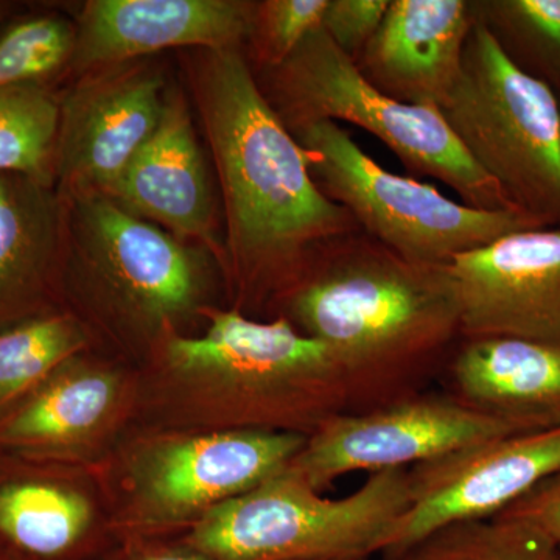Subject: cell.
Returning <instances> with one entry per match:
<instances>
[{
  "instance_id": "1",
  "label": "cell",
  "mask_w": 560,
  "mask_h": 560,
  "mask_svg": "<svg viewBox=\"0 0 560 560\" xmlns=\"http://www.w3.org/2000/svg\"><path fill=\"white\" fill-rule=\"evenodd\" d=\"M198 92L223 189L234 308L276 307L319 246L360 228L313 180L241 49L209 50Z\"/></svg>"
},
{
  "instance_id": "2",
  "label": "cell",
  "mask_w": 560,
  "mask_h": 560,
  "mask_svg": "<svg viewBox=\"0 0 560 560\" xmlns=\"http://www.w3.org/2000/svg\"><path fill=\"white\" fill-rule=\"evenodd\" d=\"M276 316L329 349L348 412L422 393L460 341L447 267L405 259L361 231L319 246Z\"/></svg>"
},
{
  "instance_id": "3",
  "label": "cell",
  "mask_w": 560,
  "mask_h": 560,
  "mask_svg": "<svg viewBox=\"0 0 560 560\" xmlns=\"http://www.w3.org/2000/svg\"><path fill=\"white\" fill-rule=\"evenodd\" d=\"M200 337L161 338L136 364L135 425L254 430L311 436L349 411L348 386L326 346L289 319L208 307Z\"/></svg>"
},
{
  "instance_id": "4",
  "label": "cell",
  "mask_w": 560,
  "mask_h": 560,
  "mask_svg": "<svg viewBox=\"0 0 560 560\" xmlns=\"http://www.w3.org/2000/svg\"><path fill=\"white\" fill-rule=\"evenodd\" d=\"M307 436L132 427L86 470L110 540L178 539L209 512L285 470Z\"/></svg>"
},
{
  "instance_id": "5",
  "label": "cell",
  "mask_w": 560,
  "mask_h": 560,
  "mask_svg": "<svg viewBox=\"0 0 560 560\" xmlns=\"http://www.w3.org/2000/svg\"><path fill=\"white\" fill-rule=\"evenodd\" d=\"M408 504V469L375 471L342 499H326L285 469L178 539L210 560H364L378 555Z\"/></svg>"
},
{
  "instance_id": "6",
  "label": "cell",
  "mask_w": 560,
  "mask_h": 560,
  "mask_svg": "<svg viewBox=\"0 0 560 560\" xmlns=\"http://www.w3.org/2000/svg\"><path fill=\"white\" fill-rule=\"evenodd\" d=\"M270 72L271 95L264 94L289 130L320 120L355 125L388 147L412 175L447 184L464 205L523 213L470 160L440 109L407 105L375 90L323 27Z\"/></svg>"
},
{
  "instance_id": "7",
  "label": "cell",
  "mask_w": 560,
  "mask_h": 560,
  "mask_svg": "<svg viewBox=\"0 0 560 560\" xmlns=\"http://www.w3.org/2000/svg\"><path fill=\"white\" fill-rule=\"evenodd\" d=\"M440 110L515 209L560 230L558 94L515 68L475 21L458 81Z\"/></svg>"
},
{
  "instance_id": "8",
  "label": "cell",
  "mask_w": 560,
  "mask_h": 560,
  "mask_svg": "<svg viewBox=\"0 0 560 560\" xmlns=\"http://www.w3.org/2000/svg\"><path fill=\"white\" fill-rule=\"evenodd\" d=\"M77 287L109 334L138 353L200 316L208 280L194 250L108 197L77 198Z\"/></svg>"
},
{
  "instance_id": "9",
  "label": "cell",
  "mask_w": 560,
  "mask_h": 560,
  "mask_svg": "<svg viewBox=\"0 0 560 560\" xmlns=\"http://www.w3.org/2000/svg\"><path fill=\"white\" fill-rule=\"evenodd\" d=\"M290 131L320 191L348 210L363 234L416 264L448 267L511 232L547 228L525 213L470 208L431 184L390 173L335 121Z\"/></svg>"
},
{
  "instance_id": "10",
  "label": "cell",
  "mask_w": 560,
  "mask_h": 560,
  "mask_svg": "<svg viewBox=\"0 0 560 560\" xmlns=\"http://www.w3.org/2000/svg\"><path fill=\"white\" fill-rule=\"evenodd\" d=\"M464 404L452 393L412 394L360 412H341L307 436L287 470L324 492L355 471L411 469L475 442L533 431Z\"/></svg>"
},
{
  "instance_id": "11",
  "label": "cell",
  "mask_w": 560,
  "mask_h": 560,
  "mask_svg": "<svg viewBox=\"0 0 560 560\" xmlns=\"http://www.w3.org/2000/svg\"><path fill=\"white\" fill-rule=\"evenodd\" d=\"M138 396L136 366L73 357L0 416V458L90 470L135 425Z\"/></svg>"
},
{
  "instance_id": "12",
  "label": "cell",
  "mask_w": 560,
  "mask_h": 560,
  "mask_svg": "<svg viewBox=\"0 0 560 560\" xmlns=\"http://www.w3.org/2000/svg\"><path fill=\"white\" fill-rule=\"evenodd\" d=\"M560 474V423L475 442L408 469L410 504L378 552L396 558L452 523L499 515Z\"/></svg>"
},
{
  "instance_id": "13",
  "label": "cell",
  "mask_w": 560,
  "mask_h": 560,
  "mask_svg": "<svg viewBox=\"0 0 560 560\" xmlns=\"http://www.w3.org/2000/svg\"><path fill=\"white\" fill-rule=\"evenodd\" d=\"M460 340L522 338L560 345V230L511 232L447 267Z\"/></svg>"
},
{
  "instance_id": "14",
  "label": "cell",
  "mask_w": 560,
  "mask_h": 560,
  "mask_svg": "<svg viewBox=\"0 0 560 560\" xmlns=\"http://www.w3.org/2000/svg\"><path fill=\"white\" fill-rule=\"evenodd\" d=\"M164 81L149 69L88 80L60 102L55 180L60 198L109 197L156 130Z\"/></svg>"
},
{
  "instance_id": "15",
  "label": "cell",
  "mask_w": 560,
  "mask_h": 560,
  "mask_svg": "<svg viewBox=\"0 0 560 560\" xmlns=\"http://www.w3.org/2000/svg\"><path fill=\"white\" fill-rule=\"evenodd\" d=\"M256 3L238 0H94L84 7L72 60L116 65L172 47L241 49Z\"/></svg>"
},
{
  "instance_id": "16",
  "label": "cell",
  "mask_w": 560,
  "mask_h": 560,
  "mask_svg": "<svg viewBox=\"0 0 560 560\" xmlns=\"http://www.w3.org/2000/svg\"><path fill=\"white\" fill-rule=\"evenodd\" d=\"M471 27L470 0H390L357 68L394 101L440 109L458 81Z\"/></svg>"
},
{
  "instance_id": "17",
  "label": "cell",
  "mask_w": 560,
  "mask_h": 560,
  "mask_svg": "<svg viewBox=\"0 0 560 560\" xmlns=\"http://www.w3.org/2000/svg\"><path fill=\"white\" fill-rule=\"evenodd\" d=\"M10 463L14 470L0 477L3 547L31 560L108 550V523L88 471Z\"/></svg>"
},
{
  "instance_id": "18",
  "label": "cell",
  "mask_w": 560,
  "mask_h": 560,
  "mask_svg": "<svg viewBox=\"0 0 560 560\" xmlns=\"http://www.w3.org/2000/svg\"><path fill=\"white\" fill-rule=\"evenodd\" d=\"M136 217L164 224L183 237L215 242V202L186 105L165 95L156 130L110 191Z\"/></svg>"
},
{
  "instance_id": "19",
  "label": "cell",
  "mask_w": 560,
  "mask_h": 560,
  "mask_svg": "<svg viewBox=\"0 0 560 560\" xmlns=\"http://www.w3.org/2000/svg\"><path fill=\"white\" fill-rule=\"evenodd\" d=\"M62 213L51 186L0 173V331L57 312Z\"/></svg>"
},
{
  "instance_id": "20",
  "label": "cell",
  "mask_w": 560,
  "mask_h": 560,
  "mask_svg": "<svg viewBox=\"0 0 560 560\" xmlns=\"http://www.w3.org/2000/svg\"><path fill=\"white\" fill-rule=\"evenodd\" d=\"M453 396L475 410L548 429L560 423V345L522 338L460 340L452 353Z\"/></svg>"
},
{
  "instance_id": "21",
  "label": "cell",
  "mask_w": 560,
  "mask_h": 560,
  "mask_svg": "<svg viewBox=\"0 0 560 560\" xmlns=\"http://www.w3.org/2000/svg\"><path fill=\"white\" fill-rule=\"evenodd\" d=\"M77 316L51 312L0 331V416L49 378L66 361L90 352Z\"/></svg>"
},
{
  "instance_id": "22",
  "label": "cell",
  "mask_w": 560,
  "mask_h": 560,
  "mask_svg": "<svg viewBox=\"0 0 560 560\" xmlns=\"http://www.w3.org/2000/svg\"><path fill=\"white\" fill-rule=\"evenodd\" d=\"M470 7L515 68L560 90V0H470Z\"/></svg>"
},
{
  "instance_id": "23",
  "label": "cell",
  "mask_w": 560,
  "mask_h": 560,
  "mask_svg": "<svg viewBox=\"0 0 560 560\" xmlns=\"http://www.w3.org/2000/svg\"><path fill=\"white\" fill-rule=\"evenodd\" d=\"M60 101L46 84L0 90V173L54 186Z\"/></svg>"
},
{
  "instance_id": "24",
  "label": "cell",
  "mask_w": 560,
  "mask_h": 560,
  "mask_svg": "<svg viewBox=\"0 0 560 560\" xmlns=\"http://www.w3.org/2000/svg\"><path fill=\"white\" fill-rule=\"evenodd\" d=\"M388 560H560V550L539 529L499 514L442 526Z\"/></svg>"
},
{
  "instance_id": "25",
  "label": "cell",
  "mask_w": 560,
  "mask_h": 560,
  "mask_svg": "<svg viewBox=\"0 0 560 560\" xmlns=\"http://www.w3.org/2000/svg\"><path fill=\"white\" fill-rule=\"evenodd\" d=\"M77 32L57 16H33L0 35V90L46 84L75 51ZM47 86V84H46Z\"/></svg>"
},
{
  "instance_id": "26",
  "label": "cell",
  "mask_w": 560,
  "mask_h": 560,
  "mask_svg": "<svg viewBox=\"0 0 560 560\" xmlns=\"http://www.w3.org/2000/svg\"><path fill=\"white\" fill-rule=\"evenodd\" d=\"M329 0H267L256 3L250 38L257 58L279 68L313 32L323 27Z\"/></svg>"
},
{
  "instance_id": "27",
  "label": "cell",
  "mask_w": 560,
  "mask_h": 560,
  "mask_svg": "<svg viewBox=\"0 0 560 560\" xmlns=\"http://www.w3.org/2000/svg\"><path fill=\"white\" fill-rule=\"evenodd\" d=\"M390 0H329L323 28L335 46L357 62L374 38Z\"/></svg>"
},
{
  "instance_id": "28",
  "label": "cell",
  "mask_w": 560,
  "mask_h": 560,
  "mask_svg": "<svg viewBox=\"0 0 560 560\" xmlns=\"http://www.w3.org/2000/svg\"><path fill=\"white\" fill-rule=\"evenodd\" d=\"M500 514L539 529L560 550V474L540 482Z\"/></svg>"
},
{
  "instance_id": "29",
  "label": "cell",
  "mask_w": 560,
  "mask_h": 560,
  "mask_svg": "<svg viewBox=\"0 0 560 560\" xmlns=\"http://www.w3.org/2000/svg\"><path fill=\"white\" fill-rule=\"evenodd\" d=\"M98 560H210L179 539L130 540L110 545Z\"/></svg>"
},
{
  "instance_id": "30",
  "label": "cell",
  "mask_w": 560,
  "mask_h": 560,
  "mask_svg": "<svg viewBox=\"0 0 560 560\" xmlns=\"http://www.w3.org/2000/svg\"><path fill=\"white\" fill-rule=\"evenodd\" d=\"M0 560H31L7 547H0Z\"/></svg>"
},
{
  "instance_id": "31",
  "label": "cell",
  "mask_w": 560,
  "mask_h": 560,
  "mask_svg": "<svg viewBox=\"0 0 560 560\" xmlns=\"http://www.w3.org/2000/svg\"><path fill=\"white\" fill-rule=\"evenodd\" d=\"M9 11H10L9 3L0 2V21H2L3 18H5L7 14H9Z\"/></svg>"
},
{
  "instance_id": "32",
  "label": "cell",
  "mask_w": 560,
  "mask_h": 560,
  "mask_svg": "<svg viewBox=\"0 0 560 560\" xmlns=\"http://www.w3.org/2000/svg\"><path fill=\"white\" fill-rule=\"evenodd\" d=\"M556 94H558L559 108H560V90L556 91Z\"/></svg>"
}]
</instances>
